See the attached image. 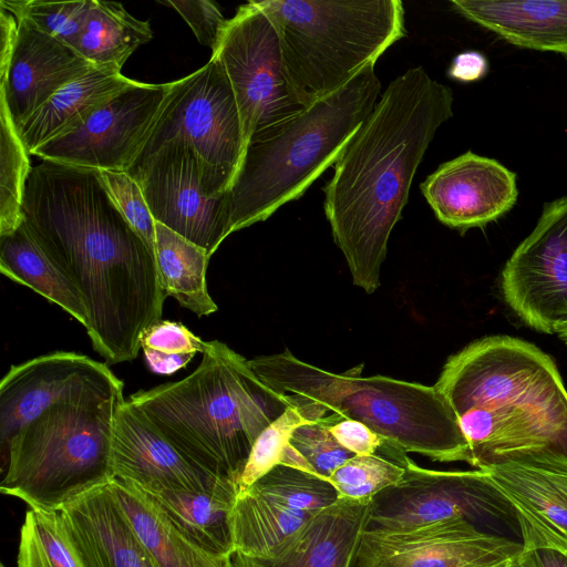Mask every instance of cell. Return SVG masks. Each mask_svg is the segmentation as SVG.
<instances>
[{"mask_svg": "<svg viewBox=\"0 0 567 567\" xmlns=\"http://www.w3.org/2000/svg\"><path fill=\"white\" fill-rule=\"evenodd\" d=\"M21 216L81 295L93 349L110 364L134 360L167 295L155 251L120 213L99 169L42 159L29 174Z\"/></svg>", "mask_w": 567, "mask_h": 567, "instance_id": "obj_1", "label": "cell"}, {"mask_svg": "<svg viewBox=\"0 0 567 567\" xmlns=\"http://www.w3.org/2000/svg\"><path fill=\"white\" fill-rule=\"evenodd\" d=\"M453 91L421 65L392 80L322 189L333 240L367 293L380 286L390 234L436 131L453 116Z\"/></svg>", "mask_w": 567, "mask_h": 567, "instance_id": "obj_2", "label": "cell"}, {"mask_svg": "<svg viewBox=\"0 0 567 567\" xmlns=\"http://www.w3.org/2000/svg\"><path fill=\"white\" fill-rule=\"evenodd\" d=\"M482 470L518 452L567 458V390L554 360L509 336L478 339L449 358L434 384Z\"/></svg>", "mask_w": 567, "mask_h": 567, "instance_id": "obj_3", "label": "cell"}, {"mask_svg": "<svg viewBox=\"0 0 567 567\" xmlns=\"http://www.w3.org/2000/svg\"><path fill=\"white\" fill-rule=\"evenodd\" d=\"M179 452L235 485L259 434L290 405L226 343L208 341L199 365L127 400Z\"/></svg>", "mask_w": 567, "mask_h": 567, "instance_id": "obj_4", "label": "cell"}, {"mask_svg": "<svg viewBox=\"0 0 567 567\" xmlns=\"http://www.w3.org/2000/svg\"><path fill=\"white\" fill-rule=\"evenodd\" d=\"M381 82L374 65L276 128L250 141L229 186L231 233L264 221L337 162L373 110Z\"/></svg>", "mask_w": 567, "mask_h": 567, "instance_id": "obj_5", "label": "cell"}, {"mask_svg": "<svg viewBox=\"0 0 567 567\" xmlns=\"http://www.w3.org/2000/svg\"><path fill=\"white\" fill-rule=\"evenodd\" d=\"M248 362L272 390L359 421L396 450L439 462L468 463V444L456 416L434 385L382 375L338 374L307 363L289 350Z\"/></svg>", "mask_w": 567, "mask_h": 567, "instance_id": "obj_6", "label": "cell"}, {"mask_svg": "<svg viewBox=\"0 0 567 567\" xmlns=\"http://www.w3.org/2000/svg\"><path fill=\"white\" fill-rule=\"evenodd\" d=\"M123 392L60 401L25 424L4 451L0 491L30 508L55 512L109 483L112 441Z\"/></svg>", "mask_w": 567, "mask_h": 567, "instance_id": "obj_7", "label": "cell"}, {"mask_svg": "<svg viewBox=\"0 0 567 567\" xmlns=\"http://www.w3.org/2000/svg\"><path fill=\"white\" fill-rule=\"evenodd\" d=\"M279 29L289 83L303 107L357 76L405 37L400 0H264Z\"/></svg>", "mask_w": 567, "mask_h": 567, "instance_id": "obj_8", "label": "cell"}, {"mask_svg": "<svg viewBox=\"0 0 567 567\" xmlns=\"http://www.w3.org/2000/svg\"><path fill=\"white\" fill-rule=\"evenodd\" d=\"M402 478L371 499L365 530L395 532L462 519L481 532L523 544L517 512L483 470L420 467L406 454Z\"/></svg>", "mask_w": 567, "mask_h": 567, "instance_id": "obj_9", "label": "cell"}, {"mask_svg": "<svg viewBox=\"0 0 567 567\" xmlns=\"http://www.w3.org/2000/svg\"><path fill=\"white\" fill-rule=\"evenodd\" d=\"M212 56L231 85L246 146L305 109L288 80L277 23L260 1L226 20Z\"/></svg>", "mask_w": 567, "mask_h": 567, "instance_id": "obj_10", "label": "cell"}, {"mask_svg": "<svg viewBox=\"0 0 567 567\" xmlns=\"http://www.w3.org/2000/svg\"><path fill=\"white\" fill-rule=\"evenodd\" d=\"M126 173L141 187L154 220L200 246L209 257L231 234V179L185 142L163 145Z\"/></svg>", "mask_w": 567, "mask_h": 567, "instance_id": "obj_11", "label": "cell"}, {"mask_svg": "<svg viewBox=\"0 0 567 567\" xmlns=\"http://www.w3.org/2000/svg\"><path fill=\"white\" fill-rule=\"evenodd\" d=\"M182 141L231 181L246 148L237 102L219 63L209 61L172 82L171 91L136 162Z\"/></svg>", "mask_w": 567, "mask_h": 567, "instance_id": "obj_12", "label": "cell"}, {"mask_svg": "<svg viewBox=\"0 0 567 567\" xmlns=\"http://www.w3.org/2000/svg\"><path fill=\"white\" fill-rule=\"evenodd\" d=\"M501 286L528 327L553 334L567 322V195L544 204L535 228L506 261Z\"/></svg>", "mask_w": 567, "mask_h": 567, "instance_id": "obj_13", "label": "cell"}, {"mask_svg": "<svg viewBox=\"0 0 567 567\" xmlns=\"http://www.w3.org/2000/svg\"><path fill=\"white\" fill-rule=\"evenodd\" d=\"M171 87L172 82L135 81L81 127L43 144L32 155L73 166L126 172L142 151Z\"/></svg>", "mask_w": 567, "mask_h": 567, "instance_id": "obj_14", "label": "cell"}, {"mask_svg": "<svg viewBox=\"0 0 567 567\" xmlns=\"http://www.w3.org/2000/svg\"><path fill=\"white\" fill-rule=\"evenodd\" d=\"M523 550L522 543L452 519L405 530H364L355 567H504Z\"/></svg>", "mask_w": 567, "mask_h": 567, "instance_id": "obj_15", "label": "cell"}, {"mask_svg": "<svg viewBox=\"0 0 567 567\" xmlns=\"http://www.w3.org/2000/svg\"><path fill=\"white\" fill-rule=\"evenodd\" d=\"M97 392H123V382L105 363L81 353L58 351L11 365L0 383L2 451L48 408Z\"/></svg>", "mask_w": 567, "mask_h": 567, "instance_id": "obj_16", "label": "cell"}, {"mask_svg": "<svg viewBox=\"0 0 567 567\" xmlns=\"http://www.w3.org/2000/svg\"><path fill=\"white\" fill-rule=\"evenodd\" d=\"M485 471L517 512L524 549L567 553V458L546 450L508 455Z\"/></svg>", "mask_w": 567, "mask_h": 567, "instance_id": "obj_17", "label": "cell"}, {"mask_svg": "<svg viewBox=\"0 0 567 567\" xmlns=\"http://www.w3.org/2000/svg\"><path fill=\"white\" fill-rule=\"evenodd\" d=\"M113 478L144 492L190 491L237 495L236 485L195 464L179 452L138 410L124 400L112 441Z\"/></svg>", "mask_w": 567, "mask_h": 567, "instance_id": "obj_18", "label": "cell"}, {"mask_svg": "<svg viewBox=\"0 0 567 567\" xmlns=\"http://www.w3.org/2000/svg\"><path fill=\"white\" fill-rule=\"evenodd\" d=\"M420 189L439 221L461 233L495 221L518 197L514 172L471 151L441 164Z\"/></svg>", "mask_w": 567, "mask_h": 567, "instance_id": "obj_19", "label": "cell"}, {"mask_svg": "<svg viewBox=\"0 0 567 567\" xmlns=\"http://www.w3.org/2000/svg\"><path fill=\"white\" fill-rule=\"evenodd\" d=\"M18 23L11 54L0 61V102L17 130L62 87L95 68L65 43L28 22Z\"/></svg>", "mask_w": 567, "mask_h": 567, "instance_id": "obj_20", "label": "cell"}, {"mask_svg": "<svg viewBox=\"0 0 567 567\" xmlns=\"http://www.w3.org/2000/svg\"><path fill=\"white\" fill-rule=\"evenodd\" d=\"M371 499L339 498L288 537L269 558L233 555L235 567H342L354 565Z\"/></svg>", "mask_w": 567, "mask_h": 567, "instance_id": "obj_21", "label": "cell"}, {"mask_svg": "<svg viewBox=\"0 0 567 567\" xmlns=\"http://www.w3.org/2000/svg\"><path fill=\"white\" fill-rule=\"evenodd\" d=\"M58 512L85 567H157L131 527L110 482Z\"/></svg>", "mask_w": 567, "mask_h": 567, "instance_id": "obj_22", "label": "cell"}, {"mask_svg": "<svg viewBox=\"0 0 567 567\" xmlns=\"http://www.w3.org/2000/svg\"><path fill=\"white\" fill-rule=\"evenodd\" d=\"M450 4L509 44L567 60V0H452Z\"/></svg>", "mask_w": 567, "mask_h": 567, "instance_id": "obj_23", "label": "cell"}, {"mask_svg": "<svg viewBox=\"0 0 567 567\" xmlns=\"http://www.w3.org/2000/svg\"><path fill=\"white\" fill-rule=\"evenodd\" d=\"M135 80L112 69L93 68L56 92L18 130L32 154L43 144L81 127L104 103Z\"/></svg>", "mask_w": 567, "mask_h": 567, "instance_id": "obj_24", "label": "cell"}, {"mask_svg": "<svg viewBox=\"0 0 567 567\" xmlns=\"http://www.w3.org/2000/svg\"><path fill=\"white\" fill-rule=\"evenodd\" d=\"M115 498L157 567H235L233 556L209 553L192 542L155 499L134 484L112 478Z\"/></svg>", "mask_w": 567, "mask_h": 567, "instance_id": "obj_25", "label": "cell"}, {"mask_svg": "<svg viewBox=\"0 0 567 567\" xmlns=\"http://www.w3.org/2000/svg\"><path fill=\"white\" fill-rule=\"evenodd\" d=\"M0 271L58 305L85 328L87 312L75 286L50 261L23 224L0 235Z\"/></svg>", "mask_w": 567, "mask_h": 567, "instance_id": "obj_26", "label": "cell"}, {"mask_svg": "<svg viewBox=\"0 0 567 567\" xmlns=\"http://www.w3.org/2000/svg\"><path fill=\"white\" fill-rule=\"evenodd\" d=\"M145 493L200 548L217 555L235 554L230 514L237 495L190 491Z\"/></svg>", "mask_w": 567, "mask_h": 567, "instance_id": "obj_27", "label": "cell"}, {"mask_svg": "<svg viewBox=\"0 0 567 567\" xmlns=\"http://www.w3.org/2000/svg\"><path fill=\"white\" fill-rule=\"evenodd\" d=\"M316 514L293 509L249 488L238 493L230 514L235 553L269 558Z\"/></svg>", "mask_w": 567, "mask_h": 567, "instance_id": "obj_28", "label": "cell"}, {"mask_svg": "<svg viewBox=\"0 0 567 567\" xmlns=\"http://www.w3.org/2000/svg\"><path fill=\"white\" fill-rule=\"evenodd\" d=\"M155 230V256L166 295L198 317L214 313L217 305L206 282L207 251L159 223Z\"/></svg>", "mask_w": 567, "mask_h": 567, "instance_id": "obj_29", "label": "cell"}, {"mask_svg": "<svg viewBox=\"0 0 567 567\" xmlns=\"http://www.w3.org/2000/svg\"><path fill=\"white\" fill-rule=\"evenodd\" d=\"M152 38L150 22L134 18L121 3L92 0L78 52L97 68L121 72L136 49Z\"/></svg>", "mask_w": 567, "mask_h": 567, "instance_id": "obj_30", "label": "cell"}, {"mask_svg": "<svg viewBox=\"0 0 567 567\" xmlns=\"http://www.w3.org/2000/svg\"><path fill=\"white\" fill-rule=\"evenodd\" d=\"M17 567H85L60 514L30 508L20 529Z\"/></svg>", "mask_w": 567, "mask_h": 567, "instance_id": "obj_31", "label": "cell"}, {"mask_svg": "<svg viewBox=\"0 0 567 567\" xmlns=\"http://www.w3.org/2000/svg\"><path fill=\"white\" fill-rule=\"evenodd\" d=\"M291 398L290 405L270 423L257 437L244 471L237 482V494L246 491L260 477L281 464L286 447L293 431L302 424L317 422L328 412L298 396Z\"/></svg>", "mask_w": 567, "mask_h": 567, "instance_id": "obj_32", "label": "cell"}, {"mask_svg": "<svg viewBox=\"0 0 567 567\" xmlns=\"http://www.w3.org/2000/svg\"><path fill=\"white\" fill-rule=\"evenodd\" d=\"M0 125V235H4L17 229L22 223V200L32 167L29 152L2 102Z\"/></svg>", "mask_w": 567, "mask_h": 567, "instance_id": "obj_33", "label": "cell"}, {"mask_svg": "<svg viewBox=\"0 0 567 567\" xmlns=\"http://www.w3.org/2000/svg\"><path fill=\"white\" fill-rule=\"evenodd\" d=\"M248 488L308 513H319L339 499L337 489L328 480L285 465H277Z\"/></svg>", "mask_w": 567, "mask_h": 567, "instance_id": "obj_34", "label": "cell"}, {"mask_svg": "<svg viewBox=\"0 0 567 567\" xmlns=\"http://www.w3.org/2000/svg\"><path fill=\"white\" fill-rule=\"evenodd\" d=\"M92 0L48 2L42 0H1L0 7L18 20L78 51Z\"/></svg>", "mask_w": 567, "mask_h": 567, "instance_id": "obj_35", "label": "cell"}, {"mask_svg": "<svg viewBox=\"0 0 567 567\" xmlns=\"http://www.w3.org/2000/svg\"><path fill=\"white\" fill-rule=\"evenodd\" d=\"M208 341H203L181 322L159 320L142 334L141 349L150 369L158 374H172L202 354Z\"/></svg>", "mask_w": 567, "mask_h": 567, "instance_id": "obj_36", "label": "cell"}, {"mask_svg": "<svg viewBox=\"0 0 567 567\" xmlns=\"http://www.w3.org/2000/svg\"><path fill=\"white\" fill-rule=\"evenodd\" d=\"M404 471L401 462L380 454L354 455L328 481L337 489L339 498L372 499L384 488L396 484Z\"/></svg>", "mask_w": 567, "mask_h": 567, "instance_id": "obj_37", "label": "cell"}, {"mask_svg": "<svg viewBox=\"0 0 567 567\" xmlns=\"http://www.w3.org/2000/svg\"><path fill=\"white\" fill-rule=\"evenodd\" d=\"M101 181L111 199L134 228L155 251V220L138 184L124 171L99 169Z\"/></svg>", "mask_w": 567, "mask_h": 567, "instance_id": "obj_38", "label": "cell"}, {"mask_svg": "<svg viewBox=\"0 0 567 567\" xmlns=\"http://www.w3.org/2000/svg\"><path fill=\"white\" fill-rule=\"evenodd\" d=\"M289 443L311 465L315 474L326 480L354 456L337 441L321 420L297 427Z\"/></svg>", "mask_w": 567, "mask_h": 567, "instance_id": "obj_39", "label": "cell"}, {"mask_svg": "<svg viewBox=\"0 0 567 567\" xmlns=\"http://www.w3.org/2000/svg\"><path fill=\"white\" fill-rule=\"evenodd\" d=\"M159 2L171 6L182 16L200 44L210 48L212 51L215 49L226 23L215 2L208 0H161Z\"/></svg>", "mask_w": 567, "mask_h": 567, "instance_id": "obj_40", "label": "cell"}, {"mask_svg": "<svg viewBox=\"0 0 567 567\" xmlns=\"http://www.w3.org/2000/svg\"><path fill=\"white\" fill-rule=\"evenodd\" d=\"M321 421L337 441L354 455L378 454L389 443L365 424L329 413Z\"/></svg>", "mask_w": 567, "mask_h": 567, "instance_id": "obj_41", "label": "cell"}, {"mask_svg": "<svg viewBox=\"0 0 567 567\" xmlns=\"http://www.w3.org/2000/svg\"><path fill=\"white\" fill-rule=\"evenodd\" d=\"M489 69L487 58L480 51H464L452 60L447 75L462 83L476 82L483 79Z\"/></svg>", "mask_w": 567, "mask_h": 567, "instance_id": "obj_42", "label": "cell"}, {"mask_svg": "<svg viewBox=\"0 0 567 567\" xmlns=\"http://www.w3.org/2000/svg\"><path fill=\"white\" fill-rule=\"evenodd\" d=\"M517 561L522 567H567V553L553 548L524 549Z\"/></svg>", "mask_w": 567, "mask_h": 567, "instance_id": "obj_43", "label": "cell"}, {"mask_svg": "<svg viewBox=\"0 0 567 567\" xmlns=\"http://www.w3.org/2000/svg\"><path fill=\"white\" fill-rule=\"evenodd\" d=\"M555 333L567 344V322L558 326Z\"/></svg>", "mask_w": 567, "mask_h": 567, "instance_id": "obj_44", "label": "cell"}, {"mask_svg": "<svg viewBox=\"0 0 567 567\" xmlns=\"http://www.w3.org/2000/svg\"><path fill=\"white\" fill-rule=\"evenodd\" d=\"M504 567H522V566H520V565L518 564V561L516 560V561H514V563H512V564H509V565H507V566H504Z\"/></svg>", "mask_w": 567, "mask_h": 567, "instance_id": "obj_45", "label": "cell"}, {"mask_svg": "<svg viewBox=\"0 0 567 567\" xmlns=\"http://www.w3.org/2000/svg\"><path fill=\"white\" fill-rule=\"evenodd\" d=\"M1 567H6L4 565H1Z\"/></svg>", "mask_w": 567, "mask_h": 567, "instance_id": "obj_46", "label": "cell"}]
</instances>
